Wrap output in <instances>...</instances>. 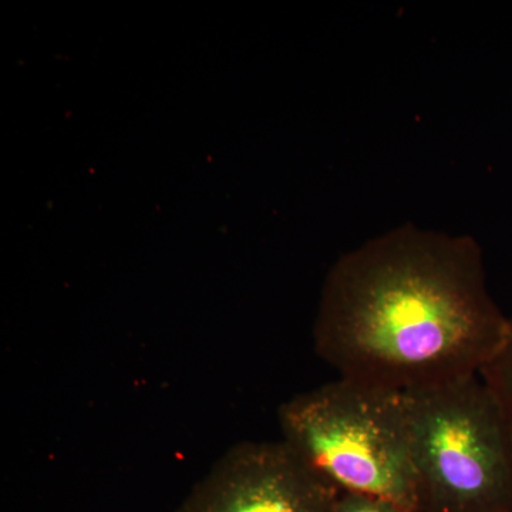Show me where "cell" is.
I'll return each instance as SVG.
<instances>
[{
    "mask_svg": "<svg viewBox=\"0 0 512 512\" xmlns=\"http://www.w3.org/2000/svg\"><path fill=\"white\" fill-rule=\"evenodd\" d=\"M508 330L477 242L407 225L335 265L313 342L342 379L410 394L480 376Z\"/></svg>",
    "mask_w": 512,
    "mask_h": 512,
    "instance_id": "obj_1",
    "label": "cell"
},
{
    "mask_svg": "<svg viewBox=\"0 0 512 512\" xmlns=\"http://www.w3.org/2000/svg\"><path fill=\"white\" fill-rule=\"evenodd\" d=\"M282 441L339 493L421 512L407 396L339 377L278 409Z\"/></svg>",
    "mask_w": 512,
    "mask_h": 512,
    "instance_id": "obj_2",
    "label": "cell"
},
{
    "mask_svg": "<svg viewBox=\"0 0 512 512\" xmlns=\"http://www.w3.org/2000/svg\"><path fill=\"white\" fill-rule=\"evenodd\" d=\"M421 512H512V436L480 376L410 393Z\"/></svg>",
    "mask_w": 512,
    "mask_h": 512,
    "instance_id": "obj_3",
    "label": "cell"
},
{
    "mask_svg": "<svg viewBox=\"0 0 512 512\" xmlns=\"http://www.w3.org/2000/svg\"><path fill=\"white\" fill-rule=\"evenodd\" d=\"M339 494L284 441H242L212 464L177 512H332Z\"/></svg>",
    "mask_w": 512,
    "mask_h": 512,
    "instance_id": "obj_4",
    "label": "cell"
},
{
    "mask_svg": "<svg viewBox=\"0 0 512 512\" xmlns=\"http://www.w3.org/2000/svg\"><path fill=\"white\" fill-rule=\"evenodd\" d=\"M480 379L500 406L512 436V316L507 338L481 370Z\"/></svg>",
    "mask_w": 512,
    "mask_h": 512,
    "instance_id": "obj_5",
    "label": "cell"
},
{
    "mask_svg": "<svg viewBox=\"0 0 512 512\" xmlns=\"http://www.w3.org/2000/svg\"><path fill=\"white\" fill-rule=\"evenodd\" d=\"M332 512H406L400 505L376 495L340 493Z\"/></svg>",
    "mask_w": 512,
    "mask_h": 512,
    "instance_id": "obj_6",
    "label": "cell"
}]
</instances>
